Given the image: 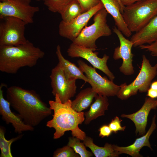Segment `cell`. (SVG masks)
Returning <instances> with one entry per match:
<instances>
[{
  "label": "cell",
  "instance_id": "7a4b0ae2",
  "mask_svg": "<svg viewBox=\"0 0 157 157\" xmlns=\"http://www.w3.org/2000/svg\"><path fill=\"white\" fill-rule=\"evenodd\" d=\"M54 97V101H49V107L53 111V117L46 124L47 127L55 130L53 139H58L63 136L66 131H71L72 136L83 141L86 135L78 125L84 121V113L78 112L74 110L72 107L70 99L63 103L57 95Z\"/></svg>",
  "mask_w": 157,
  "mask_h": 157
},
{
  "label": "cell",
  "instance_id": "836d02e7",
  "mask_svg": "<svg viewBox=\"0 0 157 157\" xmlns=\"http://www.w3.org/2000/svg\"><path fill=\"white\" fill-rule=\"evenodd\" d=\"M150 88L154 89L157 90V81H154L151 83Z\"/></svg>",
  "mask_w": 157,
  "mask_h": 157
},
{
  "label": "cell",
  "instance_id": "9a60e30c",
  "mask_svg": "<svg viewBox=\"0 0 157 157\" xmlns=\"http://www.w3.org/2000/svg\"><path fill=\"white\" fill-rule=\"evenodd\" d=\"M157 100L146 97L142 107L136 112L131 114H122L121 117L131 120L134 123L137 135H143L146 133L147 119L150 111L156 108Z\"/></svg>",
  "mask_w": 157,
  "mask_h": 157
},
{
  "label": "cell",
  "instance_id": "4fadbf2b",
  "mask_svg": "<svg viewBox=\"0 0 157 157\" xmlns=\"http://www.w3.org/2000/svg\"><path fill=\"white\" fill-rule=\"evenodd\" d=\"M113 31L117 35L120 42L119 46L114 49L113 58L115 60L122 59V63L119 68L121 73L127 76L132 75L134 72L133 65V55L131 52L133 43L130 40L126 39L116 27H114Z\"/></svg>",
  "mask_w": 157,
  "mask_h": 157
},
{
  "label": "cell",
  "instance_id": "9c48e42d",
  "mask_svg": "<svg viewBox=\"0 0 157 157\" xmlns=\"http://www.w3.org/2000/svg\"><path fill=\"white\" fill-rule=\"evenodd\" d=\"M77 63L79 68L90 81L91 87L98 95L107 97L117 95L120 85L106 77H102L96 72L95 68L88 65L83 60H79Z\"/></svg>",
  "mask_w": 157,
  "mask_h": 157
},
{
  "label": "cell",
  "instance_id": "f546056e",
  "mask_svg": "<svg viewBox=\"0 0 157 157\" xmlns=\"http://www.w3.org/2000/svg\"><path fill=\"white\" fill-rule=\"evenodd\" d=\"M139 47L141 49L149 51L152 55L157 56V44L153 42L148 45H142Z\"/></svg>",
  "mask_w": 157,
  "mask_h": 157
},
{
  "label": "cell",
  "instance_id": "f35d334b",
  "mask_svg": "<svg viewBox=\"0 0 157 157\" xmlns=\"http://www.w3.org/2000/svg\"><path fill=\"white\" fill-rule=\"evenodd\" d=\"M156 108H157V100Z\"/></svg>",
  "mask_w": 157,
  "mask_h": 157
},
{
  "label": "cell",
  "instance_id": "74e56055",
  "mask_svg": "<svg viewBox=\"0 0 157 157\" xmlns=\"http://www.w3.org/2000/svg\"><path fill=\"white\" fill-rule=\"evenodd\" d=\"M155 42V43L157 44V40H156L155 42Z\"/></svg>",
  "mask_w": 157,
  "mask_h": 157
},
{
  "label": "cell",
  "instance_id": "7402d4cb",
  "mask_svg": "<svg viewBox=\"0 0 157 157\" xmlns=\"http://www.w3.org/2000/svg\"><path fill=\"white\" fill-rule=\"evenodd\" d=\"M83 142L96 157H118L120 155L115 150L113 144L106 143L103 147L99 146L94 143L92 138L87 136Z\"/></svg>",
  "mask_w": 157,
  "mask_h": 157
},
{
  "label": "cell",
  "instance_id": "44dd1931",
  "mask_svg": "<svg viewBox=\"0 0 157 157\" xmlns=\"http://www.w3.org/2000/svg\"><path fill=\"white\" fill-rule=\"evenodd\" d=\"M92 87L81 90L72 101L71 106L75 111L81 112L87 108L91 104L93 99L97 95Z\"/></svg>",
  "mask_w": 157,
  "mask_h": 157
},
{
  "label": "cell",
  "instance_id": "6da1fadb",
  "mask_svg": "<svg viewBox=\"0 0 157 157\" xmlns=\"http://www.w3.org/2000/svg\"><path fill=\"white\" fill-rule=\"evenodd\" d=\"M6 93L10 106L26 124L34 127L51 114L49 107L34 90L12 86L7 88Z\"/></svg>",
  "mask_w": 157,
  "mask_h": 157
},
{
  "label": "cell",
  "instance_id": "d6a6232c",
  "mask_svg": "<svg viewBox=\"0 0 157 157\" xmlns=\"http://www.w3.org/2000/svg\"><path fill=\"white\" fill-rule=\"evenodd\" d=\"M141 0H120L122 4L124 6L132 4L136 2Z\"/></svg>",
  "mask_w": 157,
  "mask_h": 157
},
{
  "label": "cell",
  "instance_id": "ab89813d",
  "mask_svg": "<svg viewBox=\"0 0 157 157\" xmlns=\"http://www.w3.org/2000/svg\"></svg>",
  "mask_w": 157,
  "mask_h": 157
},
{
  "label": "cell",
  "instance_id": "1f68e13d",
  "mask_svg": "<svg viewBox=\"0 0 157 157\" xmlns=\"http://www.w3.org/2000/svg\"><path fill=\"white\" fill-rule=\"evenodd\" d=\"M147 96L152 99H155L157 98V90L149 88L147 91Z\"/></svg>",
  "mask_w": 157,
  "mask_h": 157
},
{
  "label": "cell",
  "instance_id": "8992f818",
  "mask_svg": "<svg viewBox=\"0 0 157 157\" xmlns=\"http://www.w3.org/2000/svg\"><path fill=\"white\" fill-rule=\"evenodd\" d=\"M141 68L135 79L127 85L122 84L117 96L122 100H126L132 96L135 95L139 91L140 93L147 92L151 81L157 75V64L154 66L144 55L142 56Z\"/></svg>",
  "mask_w": 157,
  "mask_h": 157
},
{
  "label": "cell",
  "instance_id": "2e32d148",
  "mask_svg": "<svg viewBox=\"0 0 157 157\" xmlns=\"http://www.w3.org/2000/svg\"><path fill=\"white\" fill-rule=\"evenodd\" d=\"M156 115L154 114L152 118L150 127L147 131L141 137L136 138L132 144L126 147H120L113 144L115 150L118 152L120 154H126L132 157H142L140 151L144 147H147L151 150H152L149 142V138L156 128Z\"/></svg>",
  "mask_w": 157,
  "mask_h": 157
},
{
  "label": "cell",
  "instance_id": "f1b7e54d",
  "mask_svg": "<svg viewBox=\"0 0 157 157\" xmlns=\"http://www.w3.org/2000/svg\"><path fill=\"white\" fill-rule=\"evenodd\" d=\"M81 5L83 13L87 11L97 5L99 0H77Z\"/></svg>",
  "mask_w": 157,
  "mask_h": 157
},
{
  "label": "cell",
  "instance_id": "5b68a950",
  "mask_svg": "<svg viewBox=\"0 0 157 157\" xmlns=\"http://www.w3.org/2000/svg\"><path fill=\"white\" fill-rule=\"evenodd\" d=\"M108 13L104 8L99 10L94 15L93 23L90 26H85L72 42L95 51L97 48L95 43L97 40L101 37L108 36L112 34L107 22Z\"/></svg>",
  "mask_w": 157,
  "mask_h": 157
},
{
  "label": "cell",
  "instance_id": "5bb4252c",
  "mask_svg": "<svg viewBox=\"0 0 157 157\" xmlns=\"http://www.w3.org/2000/svg\"><path fill=\"white\" fill-rule=\"evenodd\" d=\"M6 86V85L3 83L0 85V114L2 119L8 124H11L15 132L19 134L24 131H34V127L25 124L17 114L11 111L9 102L3 96L2 88Z\"/></svg>",
  "mask_w": 157,
  "mask_h": 157
},
{
  "label": "cell",
  "instance_id": "603a6c76",
  "mask_svg": "<svg viewBox=\"0 0 157 157\" xmlns=\"http://www.w3.org/2000/svg\"><path fill=\"white\" fill-rule=\"evenodd\" d=\"M83 13L82 8L77 0H73L60 14L62 21L69 22Z\"/></svg>",
  "mask_w": 157,
  "mask_h": 157
},
{
  "label": "cell",
  "instance_id": "8d00e7d4",
  "mask_svg": "<svg viewBox=\"0 0 157 157\" xmlns=\"http://www.w3.org/2000/svg\"><path fill=\"white\" fill-rule=\"evenodd\" d=\"M35 0L37 1H44V0Z\"/></svg>",
  "mask_w": 157,
  "mask_h": 157
},
{
  "label": "cell",
  "instance_id": "484cf974",
  "mask_svg": "<svg viewBox=\"0 0 157 157\" xmlns=\"http://www.w3.org/2000/svg\"><path fill=\"white\" fill-rule=\"evenodd\" d=\"M73 0H44V4L50 11L60 14Z\"/></svg>",
  "mask_w": 157,
  "mask_h": 157
},
{
  "label": "cell",
  "instance_id": "8fae6325",
  "mask_svg": "<svg viewBox=\"0 0 157 157\" xmlns=\"http://www.w3.org/2000/svg\"><path fill=\"white\" fill-rule=\"evenodd\" d=\"M104 8L102 3L100 1L96 6L82 13L69 22H65L62 20L58 26L59 35L72 41L86 26L91 17Z\"/></svg>",
  "mask_w": 157,
  "mask_h": 157
},
{
  "label": "cell",
  "instance_id": "30bf717a",
  "mask_svg": "<svg viewBox=\"0 0 157 157\" xmlns=\"http://www.w3.org/2000/svg\"><path fill=\"white\" fill-rule=\"evenodd\" d=\"M50 77L52 93L54 96L57 95L62 103L67 102L74 96L77 88L76 79H67L58 63L52 69Z\"/></svg>",
  "mask_w": 157,
  "mask_h": 157
},
{
  "label": "cell",
  "instance_id": "d6986e66",
  "mask_svg": "<svg viewBox=\"0 0 157 157\" xmlns=\"http://www.w3.org/2000/svg\"><path fill=\"white\" fill-rule=\"evenodd\" d=\"M56 54L58 60V63L61 67L65 77L67 79H80L88 83L90 85L89 79L74 64L66 59L62 53L59 45L56 47Z\"/></svg>",
  "mask_w": 157,
  "mask_h": 157
},
{
  "label": "cell",
  "instance_id": "e0dca14e",
  "mask_svg": "<svg viewBox=\"0 0 157 157\" xmlns=\"http://www.w3.org/2000/svg\"><path fill=\"white\" fill-rule=\"evenodd\" d=\"M157 40V15L147 24L131 38L134 47H139L144 44H149Z\"/></svg>",
  "mask_w": 157,
  "mask_h": 157
},
{
  "label": "cell",
  "instance_id": "7c38bea8",
  "mask_svg": "<svg viewBox=\"0 0 157 157\" xmlns=\"http://www.w3.org/2000/svg\"><path fill=\"white\" fill-rule=\"evenodd\" d=\"M92 49L81 46L73 43L70 45L67 52L68 56L71 58L81 57L89 62L93 67L102 72L113 81L115 78L113 74L110 71L107 65V62L109 56L104 54L102 58L98 56V53L94 52Z\"/></svg>",
  "mask_w": 157,
  "mask_h": 157
},
{
  "label": "cell",
  "instance_id": "277c9868",
  "mask_svg": "<svg viewBox=\"0 0 157 157\" xmlns=\"http://www.w3.org/2000/svg\"><path fill=\"white\" fill-rule=\"evenodd\" d=\"M122 17L131 32H136L157 15V0H141L125 6Z\"/></svg>",
  "mask_w": 157,
  "mask_h": 157
},
{
  "label": "cell",
  "instance_id": "e575fe53",
  "mask_svg": "<svg viewBox=\"0 0 157 157\" xmlns=\"http://www.w3.org/2000/svg\"><path fill=\"white\" fill-rule=\"evenodd\" d=\"M119 3L120 4L121 6V12L122 14L124 10L125 7V6H123L120 2V0H118Z\"/></svg>",
  "mask_w": 157,
  "mask_h": 157
},
{
  "label": "cell",
  "instance_id": "60d3db41",
  "mask_svg": "<svg viewBox=\"0 0 157 157\" xmlns=\"http://www.w3.org/2000/svg\"></svg>",
  "mask_w": 157,
  "mask_h": 157
},
{
  "label": "cell",
  "instance_id": "d590c367",
  "mask_svg": "<svg viewBox=\"0 0 157 157\" xmlns=\"http://www.w3.org/2000/svg\"><path fill=\"white\" fill-rule=\"evenodd\" d=\"M7 0H0V2H4V1H7Z\"/></svg>",
  "mask_w": 157,
  "mask_h": 157
},
{
  "label": "cell",
  "instance_id": "83f0119b",
  "mask_svg": "<svg viewBox=\"0 0 157 157\" xmlns=\"http://www.w3.org/2000/svg\"><path fill=\"white\" fill-rule=\"evenodd\" d=\"M122 120L120 119L117 116L113 119L108 125L112 132L116 133L118 131H124L126 128V126H122L121 122Z\"/></svg>",
  "mask_w": 157,
  "mask_h": 157
},
{
  "label": "cell",
  "instance_id": "4316f807",
  "mask_svg": "<svg viewBox=\"0 0 157 157\" xmlns=\"http://www.w3.org/2000/svg\"><path fill=\"white\" fill-rule=\"evenodd\" d=\"M53 157H79V155L68 145L57 149L54 152Z\"/></svg>",
  "mask_w": 157,
  "mask_h": 157
},
{
  "label": "cell",
  "instance_id": "3957f363",
  "mask_svg": "<svg viewBox=\"0 0 157 157\" xmlns=\"http://www.w3.org/2000/svg\"><path fill=\"white\" fill-rule=\"evenodd\" d=\"M44 52L28 40L17 46H0V71L14 74L21 68L35 65Z\"/></svg>",
  "mask_w": 157,
  "mask_h": 157
},
{
  "label": "cell",
  "instance_id": "ba28073f",
  "mask_svg": "<svg viewBox=\"0 0 157 157\" xmlns=\"http://www.w3.org/2000/svg\"><path fill=\"white\" fill-rule=\"evenodd\" d=\"M31 0H7L0 2V17H15L26 24L33 23L34 15L39 8L31 6Z\"/></svg>",
  "mask_w": 157,
  "mask_h": 157
},
{
  "label": "cell",
  "instance_id": "ffe728a7",
  "mask_svg": "<svg viewBox=\"0 0 157 157\" xmlns=\"http://www.w3.org/2000/svg\"><path fill=\"white\" fill-rule=\"evenodd\" d=\"M94 98L95 101L89 110L84 113L85 124H88L92 120L104 115L105 111L108 109L109 103L107 97L97 94Z\"/></svg>",
  "mask_w": 157,
  "mask_h": 157
},
{
  "label": "cell",
  "instance_id": "d4e9b609",
  "mask_svg": "<svg viewBox=\"0 0 157 157\" xmlns=\"http://www.w3.org/2000/svg\"><path fill=\"white\" fill-rule=\"evenodd\" d=\"M81 140L80 139L77 137H69L67 145L72 147L81 157L93 156L94 154L92 152L87 150L84 143L81 142Z\"/></svg>",
  "mask_w": 157,
  "mask_h": 157
},
{
  "label": "cell",
  "instance_id": "ac0fdd59",
  "mask_svg": "<svg viewBox=\"0 0 157 157\" xmlns=\"http://www.w3.org/2000/svg\"><path fill=\"white\" fill-rule=\"evenodd\" d=\"M104 8L113 17L116 27L124 35L130 37L132 32L128 28L121 13V6L118 0H99Z\"/></svg>",
  "mask_w": 157,
  "mask_h": 157
},
{
  "label": "cell",
  "instance_id": "52a82bcc",
  "mask_svg": "<svg viewBox=\"0 0 157 157\" xmlns=\"http://www.w3.org/2000/svg\"><path fill=\"white\" fill-rule=\"evenodd\" d=\"M0 19V46H17L27 42L25 36L27 24L24 21L10 16Z\"/></svg>",
  "mask_w": 157,
  "mask_h": 157
},
{
  "label": "cell",
  "instance_id": "cb8c5ba5",
  "mask_svg": "<svg viewBox=\"0 0 157 157\" xmlns=\"http://www.w3.org/2000/svg\"><path fill=\"white\" fill-rule=\"evenodd\" d=\"M5 129L2 126L0 127V157H13L11 150L12 144L15 141L20 139L22 135L12 138L9 140H7L5 138Z\"/></svg>",
  "mask_w": 157,
  "mask_h": 157
},
{
  "label": "cell",
  "instance_id": "4dcf8cb0",
  "mask_svg": "<svg viewBox=\"0 0 157 157\" xmlns=\"http://www.w3.org/2000/svg\"><path fill=\"white\" fill-rule=\"evenodd\" d=\"M99 136L101 138L109 137L113 132L108 125H104L101 126L98 130Z\"/></svg>",
  "mask_w": 157,
  "mask_h": 157
}]
</instances>
